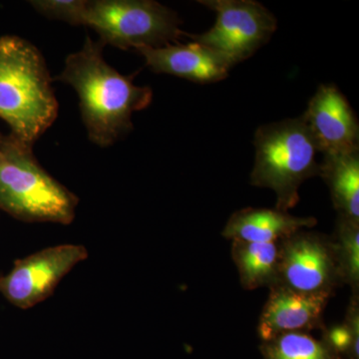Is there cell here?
<instances>
[{
  "instance_id": "obj_1",
  "label": "cell",
  "mask_w": 359,
  "mask_h": 359,
  "mask_svg": "<svg viewBox=\"0 0 359 359\" xmlns=\"http://www.w3.org/2000/svg\"><path fill=\"white\" fill-rule=\"evenodd\" d=\"M104 45L87 36L83 47L66 58L65 69L54 80L76 90L90 141L108 147L133 129L132 115L150 105L153 91L137 86L133 75L125 76L108 65Z\"/></svg>"
},
{
  "instance_id": "obj_14",
  "label": "cell",
  "mask_w": 359,
  "mask_h": 359,
  "mask_svg": "<svg viewBox=\"0 0 359 359\" xmlns=\"http://www.w3.org/2000/svg\"><path fill=\"white\" fill-rule=\"evenodd\" d=\"M231 242V259L245 290L271 289L278 285L280 242Z\"/></svg>"
},
{
  "instance_id": "obj_17",
  "label": "cell",
  "mask_w": 359,
  "mask_h": 359,
  "mask_svg": "<svg viewBox=\"0 0 359 359\" xmlns=\"http://www.w3.org/2000/svg\"><path fill=\"white\" fill-rule=\"evenodd\" d=\"M32 6L51 20L65 21L72 25H83L86 1L82 0H35Z\"/></svg>"
},
{
  "instance_id": "obj_15",
  "label": "cell",
  "mask_w": 359,
  "mask_h": 359,
  "mask_svg": "<svg viewBox=\"0 0 359 359\" xmlns=\"http://www.w3.org/2000/svg\"><path fill=\"white\" fill-rule=\"evenodd\" d=\"M264 359H344L309 332H287L259 346Z\"/></svg>"
},
{
  "instance_id": "obj_4",
  "label": "cell",
  "mask_w": 359,
  "mask_h": 359,
  "mask_svg": "<svg viewBox=\"0 0 359 359\" xmlns=\"http://www.w3.org/2000/svg\"><path fill=\"white\" fill-rule=\"evenodd\" d=\"M250 185L271 189L276 209L289 212L299 204V190L304 181L320 176L318 149L304 118H289L257 128Z\"/></svg>"
},
{
  "instance_id": "obj_8",
  "label": "cell",
  "mask_w": 359,
  "mask_h": 359,
  "mask_svg": "<svg viewBox=\"0 0 359 359\" xmlns=\"http://www.w3.org/2000/svg\"><path fill=\"white\" fill-rule=\"evenodd\" d=\"M89 256L83 245L46 248L14 262L13 269L0 276V294L20 309H29L53 294L61 280Z\"/></svg>"
},
{
  "instance_id": "obj_16",
  "label": "cell",
  "mask_w": 359,
  "mask_h": 359,
  "mask_svg": "<svg viewBox=\"0 0 359 359\" xmlns=\"http://www.w3.org/2000/svg\"><path fill=\"white\" fill-rule=\"evenodd\" d=\"M332 238L344 285H348L353 294H358L359 222L337 216Z\"/></svg>"
},
{
  "instance_id": "obj_10",
  "label": "cell",
  "mask_w": 359,
  "mask_h": 359,
  "mask_svg": "<svg viewBox=\"0 0 359 359\" xmlns=\"http://www.w3.org/2000/svg\"><path fill=\"white\" fill-rule=\"evenodd\" d=\"M332 294H302L276 285L269 294L257 323L262 342L287 334L323 330V313Z\"/></svg>"
},
{
  "instance_id": "obj_7",
  "label": "cell",
  "mask_w": 359,
  "mask_h": 359,
  "mask_svg": "<svg viewBox=\"0 0 359 359\" xmlns=\"http://www.w3.org/2000/svg\"><path fill=\"white\" fill-rule=\"evenodd\" d=\"M278 285L302 294L332 295L344 280L332 237L302 230L282 241Z\"/></svg>"
},
{
  "instance_id": "obj_5",
  "label": "cell",
  "mask_w": 359,
  "mask_h": 359,
  "mask_svg": "<svg viewBox=\"0 0 359 359\" xmlns=\"http://www.w3.org/2000/svg\"><path fill=\"white\" fill-rule=\"evenodd\" d=\"M169 7L152 0L86 1L83 25L93 28L104 44L120 49L158 48L177 43L186 33Z\"/></svg>"
},
{
  "instance_id": "obj_6",
  "label": "cell",
  "mask_w": 359,
  "mask_h": 359,
  "mask_svg": "<svg viewBox=\"0 0 359 359\" xmlns=\"http://www.w3.org/2000/svg\"><path fill=\"white\" fill-rule=\"evenodd\" d=\"M199 4L216 13V22L208 32L189 37L218 52L231 66L252 57L278 27L275 15L255 0H201Z\"/></svg>"
},
{
  "instance_id": "obj_11",
  "label": "cell",
  "mask_w": 359,
  "mask_h": 359,
  "mask_svg": "<svg viewBox=\"0 0 359 359\" xmlns=\"http://www.w3.org/2000/svg\"><path fill=\"white\" fill-rule=\"evenodd\" d=\"M146 65L155 73H165L199 84L215 83L229 76L233 66L224 56L205 45L172 43L158 48L137 49Z\"/></svg>"
},
{
  "instance_id": "obj_2",
  "label": "cell",
  "mask_w": 359,
  "mask_h": 359,
  "mask_svg": "<svg viewBox=\"0 0 359 359\" xmlns=\"http://www.w3.org/2000/svg\"><path fill=\"white\" fill-rule=\"evenodd\" d=\"M58 103L39 49L18 36L0 37V118L28 145L53 124Z\"/></svg>"
},
{
  "instance_id": "obj_13",
  "label": "cell",
  "mask_w": 359,
  "mask_h": 359,
  "mask_svg": "<svg viewBox=\"0 0 359 359\" xmlns=\"http://www.w3.org/2000/svg\"><path fill=\"white\" fill-rule=\"evenodd\" d=\"M320 176L330 189L337 216L359 222V150L323 154Z\"/></svg>"
},
{
  "instance_id": "obj_9",
  "label": "cell",
  "mask_w": 359,
  "mask_h": 359,
  "mask_svg": "<svg viewBox=\"0 0 359 359\" xmlns=\"http://www.w3.org/2000/svg\"><path fill=\"white\" fill-rule=\"evenodd\" d=\"M323 154L359 150V123L346 96L334 84L316 90L302 115Z\"/></svg>"
},
{
  "instance_id": "obj_12",
  "label": "cell",
  "mask_w": 359,
  "mask_h": 359,
  "mask_svg": "<svg viewBox=\"0 0 359 359\" xmlns=\"http://www.w3.org/2000/svg\"><path fill=\"white\" fill-rule=\"evenodd\" d=\"M316 224L318 219L313 217H294L276 208H245L231 215L222 236L231 241L278 243Z\"/></svg>"
},
{
  "instance_id": "obj_18",
  "label": "cell",
  "mask_w": 359,
  "mask_h": 359,
  "mask_svg": "<svg viewBox=\"0 0 359 359\" xmlns=\"http://www.w3.org/2000/svg\"><path fill=\"white\" fill-rule=\"evenodd\" d=\"M0 138H1V135H0Z\"/></svg>"
},
{
  "instance_id": "obj_3",
  "label": "cell",
  "mask_w": 359,
  "mask_h": 359,
  "mask_svg": "<svg viewBox=\"0 0 359 359\" xmlns=\"http://www.w3.org/2000/svg\"><path fill=\"white\" fill-rule=\"evenodd\" d=\"M78 198L40 166L32 146L0 138V210L23 222L69 224Z\"/></svg>"
}]
</instances>
